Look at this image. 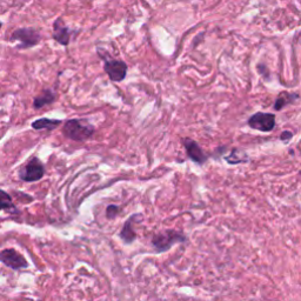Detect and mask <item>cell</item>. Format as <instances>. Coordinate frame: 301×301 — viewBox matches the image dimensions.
<instances>
[{
    "label": "cell",
    "instance_id": "1",
    "mask_svg": "<svg viewBox=\"0 0 301 301\" xmlns=\"http://www.w3.org/2000/svg\"><path fill=\"white\" fill-rule=\"evenodd\" d=\"M94 133V127L84 119H71L62 127V134L74 141H84Z\"/></svg>",
    "mask_w": 301,
    "mask_h": 301
},
{
    "label": "cell",
    "instance_id": "2",
    "mask_svg": "<svg viewBox=\"0 0 301 301\" xmlns=\"http://www.w3.org/2000/svg\"><path fill=\"white\" fill-rule=\"evenodd\" d=\"M45 174V167L43 163L33 157L28 163H26L19 171V178L26 183H33V181L40 180Z\"/></svg>",
    "mask_w": 301,
    "mask_h": 301
},
{
    "label": "cell",
    "instance_id": "3",
    "mask_svg": "<svg viewBox=\"0 0 301 301\" xmlns=\"http://www.w3.org/2000/svg\"><path fill=\"white\" fill-rule=\"evenodd\" d=\"M41 39L40 32L32 27L18 28L11 35V40L20 41V49H29L39 43Z\"/></svg>",
    "mask_w": 301,
    "mask_h": 301
},
{
    "label": "cell",
    "instance_id": "4",
    "mask_svg": "<svg viewBox=\"0 0 301 301\" xmlns=\"http://www.w3.org/2000/svg\"><path fill=\"white\" fill-rule=\"evenodd\" d=\"M183 241H185V237L183 234L174 231H165L163 233L154 235L152 243H153L158 252H165L172 245L177 243H183Z\"/></svg>",
    "mask_w": 301,
    "mask_h": 301
},
{
    "label": "cell",
    "instance_id": "5",
    "mask_svg": "<svg viewBox=\"0 0 301 301\" xmlns=\"http://www.w3.org/2000/svg\"><path fill=\"white\" fill-rule=\"evenodd\" d=\"M104 68L107 76L112 82H123L127 73V65L123 60H117V59H105L104 62Z\"/></svg>",
    "mask_w": 301,
    "mask_h": 301
},
{
    "label": "cell",
    "instance_id": "6",
    "mask_svg": "<svg viewBox=\"0 0 301 301\" xmlns=\"http://www.w3.org/2000/svg\"><path fill=\"white\" fill-rule=\"evenodd\" d=\"M248 125L252 129L261 132H271L275 126V117L271 113H255L248 120Z\"/></svg>",
    "mask_w": 301,
    "mask_h": 301
},
{
    "label": "cell",
    "instance_id": "7",
    "mask_svg": "<svg viewBox=\"0 0 301 301\" xmlns=\"http://www.w3.org/2000/svg\"><path fill=\"white\" fill-rule=\"evenodd\" d=\"M0 262L5 264L6 266L12 268V270H22V268L27 267V261L23 257L20 253H18L14 249L8 248L0 252Z\"/></svg>",
    "mask_w": 301,
    "mask_h": 301
},
{
    "label": "cell",
    "instance_id": "8",
    "mask_svg": "<svg viewBox=\"0 0 301 301\" xmlns=\"http://www.w3.org/2000/svg\"><path fill=\"white\" fill-rule=\"evenodd\" d=\"M72 33L73 32L67 27L62 19H56L53 24V39L62 46H67L70 44Z\"/></svg>",
    "mask_w": 301,
    "mask_h": 301
},
{
    "label": "cell",
    "instance_id": "9",
    "mask_svg": "<svg viewBox=\"0 0 301 301\" xmlns=\"http://www.w3.org/2000/svg\"><path fill=\"white\" fill-rule=\"evenodd\" d=\"M184 145H185V147H186L187 154H189V157L193 160V162H195L198 164H202L206 162V159H207L206 154L204 153V151L201 150L200 146L196 144L194 140L185 139Z\"/></svg>",
    "mask_w": 301,
    "mask_h": 301
},
{
    "label": "cell",
    "instance_id": "10",
    "mask_svg": "<svg viewBox=\"0 0 301 301\" xmlns=\"http://www.w3.org/2000/svg\"><path fill=\"white\" fill-rule=\"evenodd\" d=\"M55 99H56L55 92H53L52 89H50V88L44 89V91L41 92L39 95H37V97L34 98L33 107L35 109H43L44 106L51 105V104L55 103Z\"/></svg>",
    "mask_w": 301,
    "mask_h": 301
},
{
    "label": "cell",
    "instance_id": "11",
    "mask_svg": "<svg viewBox=\"0 0 301 301\" xmlns=\"http://www.w3.org/2000/svg\"><path fill=\"white\" fill-rule=\"evenodd\" d=\"M62 121L56 120V119H50V118H41L38 119L32 123V127L35 131H41V130H47V131H53L56 127L60 126Z\"/></svg>",
    "mask_w": 301,
    "mask_h": 301
},
{
    "label": "cell",
    "instance_id": "12",
    "mask_svg": "<svg viewBox=\"0 0 301 301\" xmlns=\"http://www.w3.org/2000/svg\"><path fill=\"white\" fill-rule=\"evenodd\" d=\"M136 217H137V214H134V216L131 217L130 219L125 222L124 228L121 229V232H120V238L126 244H131L134 239H136V233H134V231L132 228V221L136 219Z\"/></svg>",
    "mask_w": 301,
    "mask_h": 301
},
{
    "label": "cell",
    "instance_id": "13",
    "mask_svg": "<svg viewBox=\"0 0 301 301\" xmlns=\"http://www.w3.org/2000/svg\"><path fill=\"white\" fill-rule=\"evenodd\" d=\"M298 98V94L296 93H287V92H282V93L279 94V97L276 98L275 104H274V109L276 111H280L286 105H290V104L293 103Z\"/></svg>",
    "mask_w": 301,
    "mask_h": 301
},
{
    "label": "cell",
    "instance_id": "14",
    "mask_svg": "<svg viewBox=\"0 0 301 301\" xmlns=\"http://www.w3.org/2000/svg\"><path fill=\"white\" fill-rule=\"evenodd\" d=\"M14 205L12 202V198L8 193H6L5 191L0 190V211L4 210H11L13 208Z\"/></svg>",
    "mask_w": 301,
    "mask_h": 301
},
{
    "label": "cell",
    "instance_id": "15",
    "mask_svg": "<svg viewBox=\"0 0 301 301\" xmlns=\"http://www.w3.org/2000/svg\"><path fill=\"white\" fill-rule=\"evenodd\" d=\"M118 212H119L118 206H115V205H109L106 210V216L107 218H109V219H112V218H114L115 216H117Z\"/></svg>",
    "mask_w": 301,
    "mask_h": 301
},
{
    "label": "cell",
    "instance_id": "16",
    "mask_svg": "<svg viewBox=\"0 0 301 301\" xmlns=\"http://www.w3.org/2000/svg\"><path fill=\"white\" fill-rule=\"evenodd\" d=\"M292 138V133L291 132H284L281 134V140H286V139H291Z\"/></svg>",
    "mask_w": 301,
    "mask_h": 301
},
{
    "label": "cell",
    "instance_id": "17",
    "mask_svg": "<svg viewBox=\"0 0 301 301\" xmlns=\"http://www.w3.org/2000/svg\"><path fill=\"white\" fill-rule=\"evenodd\" d=\"M1 26H2V25H1V23H0V28H1Z\"/></svg>",
    "mask_w": 301,
    "mask_h": 301
}]
</instances>
